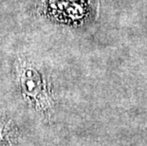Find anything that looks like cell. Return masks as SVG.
I'll return each mask as SVG.
<instances>
[{"label":"cell","instance_id":"2","mask_svg":"<svg viewBox=\"0 0 147 146\" xmlns=\"http://www.w3.org/2000/svg\"><path fill=\"white\" fill-rule=\"evenodd\" d=\"M51 4L55 6L51 8L53 16L67 24L84 23L94 11L91 0H55Z\"/></svg>","mask_w":147,"mask_h":146},{"label":"cell","instance_id":"1","mask_svg":"<svg viewBox=\"0 0 147 146\" xmlns=\"http://www.w3.org/2000/svg\"><path fill=\"white\" fill-rule=\"evenodd\" d=\"M14 75L25 100L36 111L49 114L53 108L52 93L41 71L26 58H18L14 64Z\"/></svg>","mask_w":147,"mask_h":146},{"label":"cell","instance_id":"3","mask_svg":"<svg viewBox=\"0 0 147 146\" xmlns=\"http://www.w3.org/2000/svg\"><path fill=\"white\" fill-rule=\"evenodd\" d=\"M18 137L17 129L10 120L0 114V146H11Z\"/></svg>","mask_w":147,"mask_h":146}]
</instances>
